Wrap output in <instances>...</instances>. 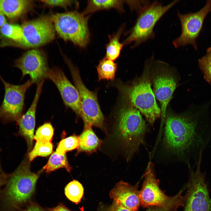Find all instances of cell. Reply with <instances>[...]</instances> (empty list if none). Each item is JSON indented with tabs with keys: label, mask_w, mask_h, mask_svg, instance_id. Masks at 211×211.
<instances>
[{
	"label": "cell",
	"mask_w": 211,
	"mask_h": 211,
	"mask_svg": "<svg viewBox=\"0 0 211 211\" xmlns=\"http://www.w3.org/2000/svg\"><path fill=\"white\" fill-rule=\"evenodd\" d=\"M164 124L155 162L164 165L182 163L189 168L192 161L196 165L211 140V124L198 114L169 111Z\"/></svg>",
	"instance_id": "6da1fadb"
},
{
	"label": "cell",
	"mask_w": 211,
	"mask_h": 211,
	"mask_svg": "<svg viewBox=\"0 0 211 211\" xmlns=\"http://www.w3.org/2000/svg\"><path fill=\"white\" fill-rule=\"evenodd\" d=\"M116 120L112 137L129 161L141 145L146 144L145 137L150 129L139 111L130 103L120 108Z\"/></svg>",
	"instance_id": "7a4b0ae2"
},
{
	"label": "cell",
	"mask_w": 211,
	"mask_h": 211,
	"mask_svg": "<svg viewBox=\"0 0 211 211\" xmlns=\"http://www.w3.org/2000/svg\"><path fill=\"white\" fill-rule=\"evenodd\" d=\"M154 59L153 55L147 59L141 76L131 85L122 86L121 89L129 102L139 111L152 126L161 117V114L151 88L150 72Z\"/></svg>",
	"instance_id": "3957f363"
},
{
	"label": "cell",
	"mask_w": 211,
	"mask_h": 211,
	"mask_svg": "<svg viewBox=\"0 0 211 211\" xmlns=\"http://www.w3.org/2000/svg\"><path fill=\"white\" fill-rule=\"evenodd\" d=\"M43 170L36 173L31 172L29 162L24 159L7 179L3 193L4 206L12 210L27 202L34 193L37 181Z\"/></svg>",
	"instance_id": "277c9868"
},
{
	"label": "cell",
	"mask_w": 211,
	"mask_h": 211,
	"mask_svg": "<svg viewBox=\"0 0 211 211\" xmlns=\"http://www.w3.org/2000/svg\"><path fill=\"white\" fill-rule=\"evenodd\" d=\"M178 1L175 0L166 5L156 1L146 6L138 13V16L133 27L123 42L124 45L133 43L134 48L147 41L154 39V28L156 24L170 9Z\"/></svg>",
	"instance_id": "5b68a950"
},
{
	"label": "cell",
	"mask_w": 211,
	"mask_h": 211,
	"mask_svg": "<svg viewBox=\"0 0 211 211\" xmlns=\"http://www.w3.org/2000/svg\"><path fill=\"white\" fill-rule=\"evenodd\" d=\"M144 180L139 196L141 205L144 207L156 206L164 211H175L183 204L184 197L180 191L176 195L169 196L161 189L156 177L154 163L149 162L143 175Z\"/></svg>",
	"instance_id": "8992f818"
},
{
	"label": "cell",
	"mask_w": 211,
	"mask_h": 211,
	"mask_svg": "<svg viewBox=\"0 0 211 211\" xmlns=\"http://www.w3.org/2000/svg\"><path fill=\"white\" fill-rule=\"evenodd\" d=\"M89 16L77 11L57 13L50 17L58 35L63 40L70 41L81 47H86L90 39L88 27Z\"/></svg>",
	"instance_id": "52a82bcc"
},
{
	"label": "cell",
	"mask_w": 211,
	"mask_h": 211,
	"mask_svg": "<svg viewBox=\"0 0 211 211\" xmlns=\"http://www.w3.org/2000/svg\"><path fill=\"white\" fill-rule=\"evenodd\" d=\"M176 71L168 64L153 59L150 72L156 98L161 105V122L164 124L168 105L172 98L178 81Z\"/></svg>",
	"instance_id": "ba28073f"
},
{
	"label": "cell",
	"mask_w": 211,
	"mask_h": 211,
	"mask_svg": "<svg viewBox=\"0 0 211 211\" xmlns=\"http://www.w3.org/2000/svg\"><path fill=\"white\" fill-rule=\"evenodd\" d=\"M64 59L79 93L81 112V118L83 120L84 126H94L103 131H106L104 116L100 109L96 93L86 87L81 78L79 70L71 61L66 57Z\"/></svg>",
	"instance_id": "9c48e42d"
},
{
	"label": "cell",
	"mask_w": 211,
	"mask_h": 211,
	"mask_svg": "<svg viewBox=\"0 0 211 211\" xmlns=\"http://www.w3.org/2000/svg\"><path fill=\"white\" fill-rule=\"evenodd\" d=\"M202 161L195 169H189L187 190L184 197L183 211H211V198L208 190L205 174L201 171Z\"/></svg>",
	"instance_id": "30bf717a"
},
{
	"label": "cell",
	"mask_w": 211,
	"mask_h": 211,
	"mask_svg": "<svg viewBox=\"0 0 211 211\" xmlns=\"http://www.w3.org/2000/svg\"><path fill=\"white\" fill-rule=\"evenodd\" d=\"M5 93L0 106V120L5 123L18 122L22 116L25 93L33 83L30 79L23 84L15 85L5 81L0 75Z\"/></svg>",
	"instance_id": "8fae6325"
},
{
	"label": "cell",
	"mask_w": 211,
	"mask_h": 211,
	"mask_svg": "<svg viewBox=\"0 0 211 211\" xmlns=\"http://www.w3.org/2000/svg\"><path fill=\"white\" fill-rule=\"evenodd\" d=\"M50 17L41 16L27 21L21 26V40L17 43L26 48H36L46 45L55 38V30Z\"/></svg>",
	"instance_id": "7c38bea8"
},
{
	"label": "cell",
	"mask_w": 211,
	"mask_h": 211,
	"mask_svg": "<svg viewBox=\"0 0 211 211\" xmlns=\"http://www.w3.org/2000/svg\"><path fill=\"white\" fill-rule=\"evenodd\" d=\"M210 11L211 2L209 1L197 12L186 14L177 12L181 31L180 35L173 41V44L176 48L191 45L197 49V38L202 29L204 20Z\"/></svg>",
	"instance_id": "4fadbf2b"
},
{
	"label": "cell",
	"mask_w": 211,
	"mask_h": 211,
	"mask_svg": "<svg viewBox=\"0 0 211 211\" xmlns=\"http://www.w3.org/2000/svg\"><path fill=\"white\" fill-rule=\"evenodd\" d=\"M15 64L21 71L22 79L28 75L33 83L37 84L47 79L50 69L45 54L36 49L25 52L16 60Z\"/></svg>",
	"instance_id": "5bb4252c"
},
{
	"label": "cell",
	"mask_w": 211,
	"mask_h": 211,
	"mask_svg": "<svg viewBox=\"0 0 211 211\" xmlns=\"http://www.w3.org/2000/svg\"><path fill=\"white\" fill-rule=\"evenodd\" d=\"M47 79L51 80L56 85L65 105L81 117V108L79 92L63 71L56 67L50 69Z\"/></svg>",
	"instance_id": "9a60e30c"
},
{
	"label": "cell",
	"mask_w": 211,
	"mask_h": 211,
	"mask_svg": "<svg viewBox=\"0 0 211 211\" xmlns=\"http://www.w3.org/2000/svg\"><path fill=\"white\" fill-rule=\"evenodd\" d=\"M109 195L111 199L118 201L124 207L132 211H137L141 205L137 187L122 181L115 184Z\"/></svg>",
	"instance_id": "2e32d148"
},
{
	"label": "cell",
	"mask_w": 211,
	"mask_h": 211,
	"mask_svg": "<svg viewBox=\"0 0 211 211\" xmlns=\"http://www.w3.org/2000/svg\"><path fill=\"white\" fill-rule=\"evenodd\" d=\"M44 81H43L37 84L36 93L30 107L17 122L19 133L26 140L28 151L31 149L33 146L36 110Z\"/></svg>",
	"instance_id": "e0dca14e"
},
{
	"label": "cell",
	"mask_w": 211,
	"mask_h": 211,
	"mask_svg": "<svg viewBox=\"0 0 211 211\" xmlns=\"http://www.w3.org/2000/svg\"><path fill=\"white\" fill-rule=\"evenodd\" d=\"M32 0H0V10L9 18H19L31 8Z\"/></svg>",
	"instance_id": "ac0fdd59"
},
{
	"label": "cell",
	"mask_w": 211,
	"mask_h": 211,
	"mask_svg": "<svg viewBox=\"0 0 211 211\" xmlns=\"http://www.w3.org/2000/svg\"><path fill=\"white\" fill-rule=\"evenodd\" d=\"M92 127L89 125L84 126L83 131L79 136V145L77 154L82 152L92 154L101 147L102 141L97 136Z\"/></svg>",
	"instance_id": "d6986e66"
},
{
	"label": "cell",
	"mask_w": 211,
	"mask_h": 211,
	"mask_svg": "<svg viewBox=\"0 0 211 211\" xmlns=\"http://www.w3.org/2000/svg\"><path fill=\"white\" fill-rule=\"evenodd\" d=\"M124 0H94L88 1L87 6L82 13L84 15L100 10L115 8L120 12L124 11Z\"/></svg>",
	"instance_id": "ffe728a7"
},
{
	"label": "cell",
	"mask_w": 211,
	"mask_h": 211,
	"mask_svg": "<svg viewBox=\"0 0 211 211\" xmlns=\"http://www.w3.org/2000/svg\"><path fill=\"white\" fill-rule=\"evenodd\" d=\"M124 25L112 35H109V41L106 45L105 57L114 61L119 57L124 45L120 42V39L124 29Z\"/></svg>",
	"instance_id": "44dd1931"
},
{
	"label": "cell",
	"mask_w": 211,
	"mask_h": 211,
	"mask_svg": "<svg viewBox=\"0 0 211 211\" xmlns=\"http://www.w3.org/2000/svg\"><path fill=\"white\" fill-rule=\"evenodd\" d=\"M117 67V64L114 61L104 57L102 59L96 67L98 75V81L114 79Z\"/></svg>",
	"instance_id": "7402d4cb"
},
{
	"label": "cell",
	"mask_w": 211,
	"mask_h": 211,
	"mask_svg": "<svg viewBox=\"0 0 211 211\" xmlns=\"http://www.w3.org/2000/svg\"><path fill=\"white\" fill-rule=\"evenodd\" d=\"M61 168H64L69 172L72 168L68 163L66 154H59L55 152L52 154L43 169L47 173H49Z\"/></svg>",
	"instance_id": "603a6c76"
},
{
	"label": "cell",
	"mask_w": 211,
	"mask_h": 211,
	"mask_svg": "<svg viewBox=\"0 0 211 211\" xmlns=\"http://www.w3.org/2000/svg\"><path fill=\"white\" fill-rule=\"evenodd\" d=\"M84 193V189L82 185L75 180L69 182L64 188V193L67 198L76 204L80 202Z\"/></svg>",
	"instance_id": "cb8c5ba5"
},
{
	"label": "cell",
	"mask_w": 211,
	"mask_h": 211,
	"mask_svg": "<svg viewBox=\"0 0 211 211\" xmlns=\"http://www.w3.org/2000/svg\"><path fill=\"white\" fill-rule=\"evenodd\" d=\"M52 149L51 142L36 141L33 149L28 154L29 160L31 161L38 156H47L51 153Z\"/></svg>",
	"instance_id": "d4e9b609"
},
{
	"label": "cell",
	"mask_w": 211,
	"mask_h": 211,
	"mask_svg": "<svg viewBox=\"0 0 211 211\" xmlns=\"http://www.w3.org/2000/svg\"><path fill=\"white\" fill-rule=\"evenodd\" d=\"M1 33L4 37L15 41H20L22 37V32L21 26L17 24L6 23L0 29Z\"/></svg>",
	"instance_id": "484cf974"
},
{
	"label": "cell",
	"mask_w": 211,
	"mask_h": 211,
	"mask_svg": "<svg viewBox=\"0 0 211 211\" xmlns=\"http://www.w3.org/2000/svg\"><path fill=\"white\" fill-rule=\"evenodd\" d=\"M79 145V136L74 135L61 140L59 143L56 152L60 154L78 149Z\"/></svg>",
	"instance_id": "4316f807"
},
{
	"label": "cell",
	"mask_w": 211,
	"mask_h": 211,
	"mask_svg": "<svg viewBox=\"0 0 211 211\" xmlns=\"http://www.w3.org/2000/svg\"><path fill=\"white\" fill-rule=\"evenodd\" d=\"M54 135V128L50 122H46L37 130L33 139L36 141L51 142Z\"/></svg>",
	"instance_id": "83f0119b"
},
{
	"label": "cell",
	"mask_w": 211,
	"mask_h": 211,
	"mask_svg": "<svg viewBox=\"0 0 211 211\" xmlns=\"http://www.w3.org/2000/svg\"><path fill=\"white\" fill-rule=\"evenodd\" d=\"M199 64L205 79L211 83V47L207 50L206 54L199 59Z\"/></svg>",
	"instance_id": "f1b7e54d"
},
{
	"label": "cell",
	"mask_w": 211,
	"mask_h": 211,
	"mask_svg": "<svg viewBox=\"0 0 211 211\" xmlns=\"http://www.w3.org/2000/svg\"><path fill=\"white\" fill-rule=\"evenodd\" d=\"M41 1L47 5L51 6H59L66 8L75 3V1L69 0H41Z\"/></svg>",
	"instance_id": "f546056e"
},
{
	"label": "cell",
	"mask_w": 211,
	"mask_h": 211,
	"mask_svg": "<svg viewBox=\"0 0 211 211\" xmlns=\"http://www.w3.org/2000/svg\"><path fill=\"white\" fill-rule=\"evenodd\" d=\"M102 211H132L123 206L118 201L113 200L110 206L103 209Z\"/></svg>",
	"instance_id": "4dcf8cb0"
},
{
	"label": "cell",
	"mask_w": 211,
	"mask_h": 211,
	"mask_svg": "<svg viewBox=\"0 0 211 211\" xmlns=\"http://www.w3.org/2000/svg\"><path fill=\"white\" fill-rule=\"evenodd\" d=\"M48 211H71L64 205L59 203L57 206L47 209Z\"/></svg>",
	"instance_id": "1f68e13d"
},
{
	"label": "cell",
	"mask_w": 211,
	"mask_h": 211,
	"mask_svg": "<svg viewBox=\"0 0 211 211\" xmlns=\"http://www.w3.org/2000/svg\"><path fill=\"white\" fill-rule=\"evenodd\" d=\"M9 176L2 172L0 173V188L6 183Z\"/></svg>",
	"instance_id": "d6a6232c"
},
{
	"label": "cell",
	"mask_w": 211,
	"mask_h": 211,
	"mask_svg": "<svg viewBox=\"0 0 211 211\" xmlns=\"http://www.w3.org/2000/svg\"><path fill=\"white\" fill-rule=\"evenodd\" d=\"M23 211H44L40 207L35 204L32 205Z\"/></svg>",
	"instance_id": "836d02e7"
},
{
	"label": "cell",
	"mask_w": 211,
	"mask_h": 211,
	"mask_svg": "<svg viewBox=\"0 0 211 211\" xmlns=\"http://www.w3.org/2000/svg\"><path fill=\"white\" fill-rule=\"evenodd\" d=\"M6 23V20L5 16L0 10V28Z\"/></svg>",
	"instance_id": "e575fe53"
},
{
	"label": "cell",
	"mask_w": 211,
	"mask_h": 211,
	"mask_svg": "<svg viewBox=\"0 0 211 211\" xmlns=\"http://www.w3.org/2000/svg\"><path fill=\"white\" fill-rule=\"evenodd\" d=\"M146 211H161V210L159 208L155 207L150 208Z\"/></svg>",
	"instance_id": "d590c367"
},
{
	"label": "cell",
	"mask_w": 211,
	"mask_h": 211,
	"mask_svg": "<svg viewBox=\"0 0 211 211\" xmlns=\"http://www.w3.org/2000/svg\"><path fill=\"white\" fill-rule=\"evenodd\" d=\"M1 166H0V173H1L2 172H1Z\"/></svg>",
	"instance_id": "8d00e7d4"
},
{
	"label": "cell",
	"mask_w": 211,
	"mask_h": 211,
	"mask_svg": "<svg viewBox=\"0 0 211 211\" xmlns=\"http://www.w3.org/2000/svg\"><path fill=\"white\" fill-rule=\"evenodd\" d=\"M210 2H211V1H210Z\"/></svg>",
	"instance_id": "74e56055"
}]
</instances>
